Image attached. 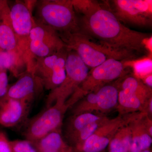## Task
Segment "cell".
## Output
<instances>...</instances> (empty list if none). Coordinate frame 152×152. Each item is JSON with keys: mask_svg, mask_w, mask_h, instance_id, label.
I'll use <instances>...</instances> for the list:
<instances>
[{"mask_svg": "<svg viewBox=\"0 0 152 152\" xmlns=\"http://www.w3.org/2000/svg\"><path fill=\"white\" fill-rule=\"evenodd\" d=\"M80 31L116 51L134 54L148 50V34L131 29L119 20L112 11L101 7L79 22Z\"/></svg>", "mask_w": 152, "mask_h": 152, "instance_id": "cell-1", "label": "cell"}, {"mask_svg": "<svg viewBox=\"0 0 152 152\" xmlns=\"http://www.w3.org/2000/svg\"><path fill=\"white\" fill-rule=\"evenodd\" d=\"M58 33L65 47L69 50L76 52L89 69L96 67L109 59L131 61L136 56L135 54L116 51L95 42L80 31Z\"/></svg>", "mask_w": 152, "mask_h": 152, "instance_id": "cell-2", "label": "cell"}, {"mask_svg": "<svg viewBox=\"0 0 152 152\" xmlns=\"http://www.w3.org/2000/svg\"><path fill=\"white\" fill-rule=\"evenodd\" d=\"M35 20L58 33L80 31L79 21L72 0L37 1Z\"/></svg>", "mask_w": 152, "mask_h": 152, "instance_id": "cell-3", "label": "cell"}, {"mask_svg": "<svg viewBox=\"0 0 152 152\" xmlns=\"http://www.w3.org/2000/svg\"><path fill=\"white\" fill-rule=\"evenodd\" d=\"M36 1H17L10 8V16L19 50L27 72L33 73L36 61L30 50V37L34 24L32 9Z\"/></svg>", "mask_w": 152, "mask_h": 152, "instance_id": "cell-4", "label": "cell"}, {"mask_svg": "<svg viewBox=\"0 0 152 152\" xmlns=\"http://www.w3.org/2000/svg\"><path fill=\"white\" fill-rule=\"evenodd\" d=\"M126 61L109 59L93 68L77 89L69 98L68 103L73 107L88 94L96 91L108 83L124 77L126 74Z\"/></svg>", "mask_w": 152, "mask_h": 152, "instance_id": "cell-5", "label": "cell"}, {"mask_svg": "<svg viewBox=\"0 0 152 152\" xmlns=\"http://www.w3.org/2000/svg\"><path fill=\"white\" fill-rule=\"evenodd\" d=\"M89 69L76 52L69 50L65 79L59 86L50 91L47 99V107L56 102L65 103L87 77Z\"/></svg>", "mask_w": 152, "mask_h": 152, "instance_id": "cell-6", "label": "cell"}, {"mask_svg": "<svg viewBox=\"0 0 152 152\" xmlns=\"http://www.w3.org/2000/svg\"><path fill=\"white\" fill-rule=\"evenodd\" d=\"M70 107L65 103L56 102L24 124L25 138L35 142L53 131L61 129L67 110Z\"/></svg>", "mask_w": 152, "mask_h": 152, "instance_id": "cell-7", "label": "cell"}, {"mask_svg": "<svg viewBox=\"0 0 152 152\" xmlns=\"http://www.w3.org/2000/svg\"><path fill=\"white\" fill-rule=\"evenodd\" d=\"M68 52L65 47L54 54L36 60L33 74L40 80L44 89L51 91L64 80Z\"/></svg>", "mask_w": 152, "mask_h": 152, "instance_id": "cell-8", "label": "cell"}, {"mask_svg": "<svg viewBox=\"0 0 152 152\" xmlns=\"http://www.w3.org/2000/svg\"><path fill=\"white\" fill-rule=\"evenodd\" d=\"M110 119L102 114L84 113L72 115L66 125L65 135L74 149L83 145L98 128Z\"/></svg>", "mask_w": 152, "mask_h": 152, "instance_id": "cell-9", "label": "cell"}, {"mask_svg": "<svg viewBox=\"0 0 152 152\" xmlns=\"http://www.w3.org/2000/svg\"><path fill=\"white\" fill-rule=\"evenodd\" d=\"M145 113L138 112L119 115L116 118L109 119L98 128L82 146L74 149V152H102L108 146L111 140L120 128Z\"/></svg>", "mask_w": 152, "mask_h": 152, "instance_id": "cell-10", "label": "cell"}, {"mask_svg": "<svg viewBox=\"0 0 152 152\" xmlns=\"http://www.w3.org/2000/svg\"><path fill=\"white\" fill-rule=\"evenodd\" d=\"M112 11L120 22L136 26H151V0H114Z\"/></svg>", "mask_w": 152, "mask_h": 152, "instance_id": "cell-11", "label": "cell"}, {"mask_svg": "<svg viewBox=\"0 0 152 152\" xmlns=\"http://www.w3.org/2000/svg\"><path fill=\"white\" fill-rule=\"evenodd\" d=\"M118 89L117 86L106 85L96 91L90 93L72 107V115L99 112L106 113L116 108Z\"/></svg>", "mask_w": 152, "mask_h": 152, "instance_id": "cell-12", "label": "cell"}, {"mask_svg": "<svg viewBox=\"0 0 152 152\" xmlns=\"http://www.w3.org/2000/svg\"><path fill=\"white\" fill-rule=\"evenodd\" d=\"M64 48L57 32L35 21L30 37V50L34 59L51 56Z\"/></svg>", "mask_w": 152, "mask_h": 152, "instance_id": "cell-13", "label": "cell"}, {"mask_svg": "<svg viewBox=\"0 0 152 152\" xmlns=\"http://www.w3.org/2000/svg\"><path fill=\"white\" fill-rule=\"evenodd\" d=\"M31 104L6 97L0 99V125L14 128L24 124Z\"/></svg>", "mask_w": 152, "mask_h": 152, "instance_id": "cell-14", "label": "cell"}, {"mask_svg": "<svg viewBox=\"0 0 152 152\" xmlns=\"http://www.w3.org/2000/svg\"><path fill=\"white\" fill-rule=\"evenodd\" d=\"M43 89L40 80L34 74L26 71L9 87L6 97L32 104Z\"/></svg>", "mask_w": 152, "mask_h": 152, "instance_id": "cell-15", "label": "cell"}, {"mask_svg": "<svg viewBox=\"0 0 152 152\" xmlns=\"http://www.w3.org/2000/svg\"><path fill=\"white\" fill-rule=\"evenodd\" d=\"M132 132L130 152H141L150 148L152 142V120L147 114L129 124Z\"/></svg>", "mask_w": 152, "mask_h": 152, "instance_id": "cell-16", "label": "cell"}, {"mask_svg": "<svg viewBox=\"0 0 152 152\" xmlns=\"http://www.w3.org/2000/svg\"><path fill=\"white\" fill-rule=\"evenodd\" d=\"M0 48L22 57L11 20L10 7L5 0L0 2Z\"/></svg>", "mask_w": 152, "mask_h": 152, "instance_id": "cell-17", "label": "cell"}, {"mask_svg": "<svg viewBox=\"0 0 152 152\" xmlns=\"http://www.w3.org/2000/svg\"><path fill=\"white\" fill-rule=\"evenodd\" d=\"M33 142L38 152H63L70 146L64 140L61 129Z\"/></svg>", "mask_w": 152, "mask_h": 152, "instance_id": "cell-18", "label": "cell"}, {"mask_svg": "<svg viewBox=\"0 0 152 152\" xmlns=\"http://www.w3.org/2000/svg\"><path fill=\"white\" fill-rule=\"evenodd\" d=\"M24 67L26 69L20 56L12 52L0 51V70H8L15 77H18L24 72L23 70Z\"/></svg>", "mask_w": 152, "mask_h": 152, "instance_id": "cell-19", "label": "cell"}, {"mask_svg": "<svg viewBox=\"0 0 152 152\" xmlns=\"http://www.w3.org/2000/svg\"><path fill=\"white\" fill-rule=\"evenodd\" d=\"M129 124L120 128L114 135L109 144V152H130L132 132Z\"/></svg>", "mask_w": 152, "mask_h": 152, "instance_id": "cell-20", "label": "cell"}, {"mask_svg": "<svg viewBox=\"0 0 152 152\" xmlns=\"http://www.w3.org/2000/svg\"><path fill=\"white\" fill-rule=\"evenodd\" d=\"M121 89L129 91L148 98L152 97V88L147 86L140 79L135 76H127L120 83Z\"/></svg>", "mask_w": 152, "mask_h": 152, "instance_id": "cell-21", "label": "cell"}, {"mask_svg": "<svg viewBox=\"0 0 152 152\" xmlns=\"http://www.w3.org/2000/svg\"><path fill=\"white\" fill-rule=\"evenodd\" d=\"M75 11L88 17L102 7L97 1L94 0H72Z\"/></svg>", "mask_w": 152, "mask_h": 152, "instance_id": "cell-22", "label": "cell"}, {"mask_svg": "<svg viewBox=\"0 0 152 152\" xmlns=\"http://www.w3.org/2000/svg\"><path fill=\"white\" fill-rule=\"evenodd\" d=\"M10 142L13 152H38L33 142L26 139L14 140Z\"/></svg>", "mask_w": 152, "mask_h": 152, "instance_id": "cell-23", "label": "cell"}, {"mask_svg": "<svg viewBox=\"0 0 152 152\" xmlns=\"http://www.w3.org/2000/svg\"><path fill=\"white\" fill-rule=\"evenodd\" d=\"M7 70H0V99L5 97L9 88Z\"/></svg>", "mask_w": 152, "mask_h": 152, "instance_id": "cell-24", "label": "cell"}, {"mask_svg": "<svg viewBox=\"0 0 152 152\" xmlns=\"http://www.w3.org/2000/svg\"><path fill=\"white\" fill-rule=\"evenodd\" d=\"M10 142L6 133L0 130V152H13Z\"/></svg>", "mask_w": 152, "mask_h": 152, "instance_id": "cell-25", "label": "cell"}, {"mask_svg": "<svg viewBox=\"0 0 152 152\" xmlns=\"http://www.w3.org/2000/svg\"><path fill=\"white\" fill-rule=\"evenodd\" d=\"M152 74H150V75H148L143 78V81H142L145 85H146L147 86L152 88Z\"/></svg>", "mask_w": 152, "mask_h": 152, "instance_id": "cell-26", "label": "cell"}, {"mask_svg": "<svg viewBox=\"0 0 152 152\" xmlns=\"http://www.w3.org/2000/svg\"><path fill=\"white\" fill-rule=\"evenodd\" d=\"M63 152H74L73 149L72 147L70 146L66 150L64 151Z\"/></svg>", "mask_w": 152, "mask_h": 152, "instance_id": "cell-27", "label": "cell"}, {"mask_svg": "<svg viewBox=\"0 0 152 152\" xmlns=\"http://www.w3.org/2000/svg\"><path fill=\"white\" fill-rule=\"evenodd\" d=\"M141 152H152V151L150 148L148 149L145 150V151H141Z\"/></svg>", "mask_w": 152, "mask_h": 152, "instance_id": "cell-28", "label": "cell"}, {"mask_svg": "<svg viewBox=\"0 0 152 152\" xmlns=\"http://www.w3.org/2000/svg\"><path fill=\"white\" fill-rule=\"evenodd\" d=\"M1 50H2V49H1V48H0V51Z\"/></svg>", "mask_w": 152, "mask_h": 152, "instance_id": "cell-29", "label": "cell"}, {"mask_svg": "<svg viewBox=\"0 0 152 152\" xmlns=\"http://www.w3.org/2000/svg\"><path fill=\"white\" fill-rule=\"evenodd\" d=\"M0 2H1V0H0Z\"/></svg>", "mask_w": 152, "mask_h": 152, "instance_id": "cell-30", "label": "cell"}]
</instances>
